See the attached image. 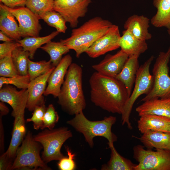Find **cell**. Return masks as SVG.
<instances>
[{
  "mask_svg": "<svg viewBox=\"0 0 170 170\" xmlns=\"http://www.w3.org/2000/svg\"><path fill=\"white\" fill-rule=\"evenodd\" d=\"M89 84L91 100L95 105L109 112L123 113L129 96L121 82L96 71L90 76Z\"/></svg>",
  "mask_w": 170,
  "mask_h": 170,
  "instance_id": "obj_1",
  "label": "cell"
},
{
  "mask_svg": "<svg viewBox=\"0 0 170 170\" xmlns=\"http://www.w3.org/2000/svg\"><path fill=\"white\" fill-rule=\"evenodd\" d=\"M82 76V67L76 63H72L57 97L58 103L62 109L71 115H75L86 108Z\"/></svg>",
  "mask_w": 170,
  "mask_h": 170,
  "instance_id": "obj_2",
  "label": "cell"
},
{
  "mask_svg": "<svg viewBox=\"0 0 170 170\" xmlns=\"http://www.w3.org/2000/svg\"><path fill=\"white\" fill-rule=\"evenodd\" d=\"M113 24L110 21L96 16L72 30L71 36L60 42L75 51L79 58L99 38L105 34Z\"/></svg>",
  "mask_w": 170,
  "mask_h": 170,
  "instance_id": "obj_3",
  "label": "cell"
},
{
  "mask_svg": "<svg viewBox=\"0 0 170 170\" xmlns=\"http://www.w3.org/2000/svg\"><path fill=\"white\" fill-rule=\"evenodd\" d=\"M116 117L113 116L105 117L103 120L92 121L88 119L83 111L75 114L72 119L67 121V124L76 131L82 134L89 146L94 145L93 139L97 136L103 137L108 141V144H113L117 137L111 131L112 126L116 122Z\"/></svg>",
  "mask_w": 170,
  "mask_h": 170,
  "instance_id": "obj_4",
  "label": "cell"
},
{
  "mask_svg": "<svg viewBox=\"0 0 170 170\" xmlns=\"http://www.w3.org/2000/svg\"><path fill=\"white\" fill-rule=\"evenodd\" d=\"M72 137L71 131L66 127L45 129L33 136L34 139L42 147L41 157L46 163L59 161L64 156L61 151V147L66 140Z\"/></svg>",
  "mask_w": 170,
  "mask_h": 170,
  "instance_id": "obj_5",
  "label": "cell"
},
{
  "mask_svg": "<svg viewBox=\"0 0 170 170\" xmlns=\"http://www.w3.org/2000/svg\"><path fill=\"white\" fill-rule=\"evenodd\" d=\"M42 148L41 144L34 139L32 133L29 131L17 150L11 170L26 168L51 170L40 156Z\"/></svg>",
  "mask_w": 170,
  "mask_h": 170,
  "instance_id": "obj_6",
  "label": "cell"
},
{
  "mask_svg": "<svg viewBox=\"0 0 170 170\" xmlns=\"http://www.w3.org/2000/svg\"><path fill=\"white\" fill-rule=\"evenodd\" d=\"M170 60V46L166 52H160L152 69V88L141 99V101L154 98L170 97V76L168 66Z\"/></svg>",
  "mask_w": 170,
  "mask_h": 170,
  "instance_id": "obj_7",
  "label": "cell"
},
{
  "mask_svg": "<svg viewBox=\"0 0 170 170\" xmlns=\"http://www.w3.org/2000/svg\"><path fill=\"white\" fill-rule=\"evenodd\" d=\"M151 56L139 67L137 72L133 90L125 106L122 115V125L126 124L129 129L132 127L129 117L133 105L137 99L143 94L147 95L151 91L153 84V78L150 74V68L154 59Z\"/></svg>",
  "mask_w": 170,
  "mask_h": 170,
  "instance_id": "obj_8",
  "label": "cell"
},
{
  "mask_svg": "<svg viewBox=\"0 0 170 170\" xmlns=\"http://www.w3.org/2000/svg\"><path fill=\"white\" fill-rule=\"evenodd\" d=\"M133 150V157L138 162L134 170H170V150H146L140 145Z\"/></svg>",
  "mask_w": 170,
  "mask_h": 170,
  "instance_id": "obj_9",
  "label": "cell"
},
{
  "mask_svg": "<svg viewBox=\"0 0 170 170\" xmlns=\"http://www.w3.org/2000/svg\"><path fill=\"white\" fill-rule=\"evenodd\" d=\"M53 9L60 13L72 28L76 27L79 18L88 12L92 0H54Z\"/></svg>",
  "mask_w": 170,
  "mask_h": 170,
  "instance_id": "obj_10",
  "label": "cell"
},
{
  "mask_svg": "<svg viewBox=\"0 0 170 170\" xmlns=\"http://www.w3.org/2000/svg\"><path fill=\"white\" fill-rule=\"evenodd\" d=\"M3 5L18 21L21 37L38 36L42 29L39 16L26 7L10 8L3 4Z\"/></svg>",
  "mask_w": 170,
  "mask_h": 170,
  "instance_id": "obj_11",
  "label": "cell"
},
{
  "mask_svg": "<svg viewBox=\"0 0 170 170\" xmlns=\"http://www.w3.org/2000/svg\"><path fill=\"white\" fill-rule=\"evenodd\" d=\"M121 36L118 26L113 25L107 32L98 39L86 51L90 57L96 58L120 47Z\"/></svg>",
  "mask_w": 170,
  "mask_h": 170,
  "instance_id": "obj_12",
  "label": "cell"
},
{
  "mask_svg": "<svg viewBox=\"0 0 170 170\" xmlns=\"http://www.w3.org/2000/svg\"><path fill=\"white\" fill-rule=\"evenodd\" d=\"M28 98L27 89L18 91L11 86L5 85L0 89V100L12 108L11 115L14 117L25 114Z\"/></svg>",
  "mask_w": 170,
  "mask_h": 170,
  "instance_id": "obj_13",
  "label": "cell"
},
{
  "mask_svg": "<svg viewBox=\"0 0 170 170\" xmlns=\"http://www.w3.org/2000/svg\"><path fill=\"white\" fill-rule=\"evenodd\" d=\"M129 56L121 49L115 54H107L99 63L92 65L96 72L115 77L122 69Z\"/></svg>",
  "mask_w": 170,
  "mask_h": 170,
  "instance_id": "obj_14",
  "label": "cell"
},
{
  "mask_svg": "<svg viewBox=\"0 0 170 170\" xmlns=\"http://www.w3.org/2000/svg\"><path fill=\"white\" fill-rule=\"evenodd\" d=\"M72 62V58L70 54L62 58L49 77L44 95L46 96L51 94L54 98L58 97L64 82L65 76Z\"/></svg>",
  "mask_w": 170,
  "mask_h": 170,
  "instance_id": "obj_15",
  "label": "cell"
},
{
  "mask_svg": "<svg viewBox=\"0 0 170 170\" xmlns=\"http://www.w3.org/2000/svg\"><path fill=\"white\" fill-rule=\"evenodd\" d=\"M55 67H52L44 74L30 81L27 88L28 98L26 106L29 111H33L37 105L44 100L42 95L46 88L49 77Z\"/></svg>",
  "mask_w": 170,
  "mask_h": 170,
  "instance_id": "obj_16",
  "label": "cell"
},
{
  "mask_svg": "<svg viewBox=\"0 0 170 170\" xmlns=\"http://www.w3.org/2000/svg\"><path fill=\"white\" fill-rule=\"evenodd\" d=\"M135 110L139 116L151 114L170 119V97L154 98L144 101Z\"/></svg>",
  "mask_w": 170,
  "mask_h": 170,
  "instance_id": "obj_17",
  "label": "cell"
},
{
  "mask_svg": "<svg viewBox=\"0 0 170 170\" xmlns=\"http://www.w3.org/2000/svg\"><path fill=\"white\" fill-rule=\"evenodd\" d=\"M140 116L137 121V127L142 134L149 130L170 133V119L151 114Z\"/></svg>",
  "mask_w": 170,
  "mask_h": 170,
  "instance_id": "obj_18",
  "label": "cell"
},
{
  "mask_svg": "<svg viewBox=\"0 0 170 170\" xmlns=\"http://www.w3.org/2000/svg\"><path fill=\"white\" fill-rule=\"evenodd\" d=\"M150 19L143 15H133L125 22L124 27L138 39L146 41L152 37L148 28Z\"/></svg>",
  "mask_w": 170,
  "mask_h": 170,
  "instance_id": "obj_19",
  "label": "cell"
},
{
  "mask_svg": "<svg viewBox=\"0 0 170 170\" xmlns=\"http://www.w3.org/2000/svg\"><path fill=\"white\" fill-rule=\"evenodd\" d=\"M14 118L10 142L7 150L5 152L8 156L14 161L26 132L24 114L20 115Z\"/></svg>",
  "mask_w": 170,
  "mask_h": 170,
  "instance_id": "obj_20",
  "label": "cell"
},
{
  "mask_svg": "<svg viewBox=\"0 0 170 170\" xmlns=\"http://www.w3.org/2000/svg\"><path fill=\"white\" fill-rule=\"evenodd\" d=\"M121 50L129 57L137 55L144 53L148 48L146 41L139 39L129 31L125 30L119 41Z\"/></svg>",
  "mask_w": 170,
  "mask_h": 170,
  "instance_id": "obj_21",
  "label": "cell"
},
{
  "mask_svg": "<svg viewBox=\"0 0 170 170\" xmlns=\"http://www.w3.org/2000/svg\"><path fill=\"white\" fill-rule=\"evenodd\" d=\"M139 57L137 55L129 57L121 72L115 77L124 85L129 97L139 67Z\"/></svg>",
  "mask_w": 170,
  "mask_h": 170,
  "instance_id": "obj_22",
  "label": "cell"
},
{
  "mask_svg": "<svg viewBox=\"0 0 170 170\" xmlns=\"http://www.w3.org/2000/svg\"><path fill=\"white\" fill-rule=\"evenodd\" d=\"M137 138L147 148L170 150V133L149 130Z\"/></svg>",
  "mask_w": 170,
  "mask_h": 170,
  "instance_id": "obj_23",
  "label": "cell"
},
{
  "mask_svg": "<svg viewBox=\"0 0 170 170\" xmlns=\"http://www.w3.org/2000/svg\"><path fill=\"white\" fill-rule=\"evenodd\" d=\"M14 16L0 4V30L8 36L16 41L21 37L19 25Z\"/></svg>",
  "mask_w": 170,
  "mask_h": 170,
  "instance_id": "obj_24",
  "label": "cell"
},
{
  "mask_svg": "<svg viewBox=\"0 0 170 170\" xmlns=\"http://www.w3.org/2000/svg\"><path fill=\"white\" fill-rule=\"evenodd\" d=\"M153 5L157 11L151 19L155 27L170 28V0H153Z\"/></svg>",
  "mask_w": 170,
  "mask_h": 170,
  "instance_id": "obj_25",
  "label": "cell"
},
{
  "mask_svg": "<svg viewBox=\"0 0 170 170\" xmlns=\"http://www.w3.org/2000/svg\"><path fill=\"white\" fill-rule=\"evenodd\" d=\"M56 31L44 37H24L16 41L19 42L23 50L28 51L29 54V58L32 59L37 50L40 48L42 45L51 41L59 34Z\"/></svg>",
  "mask_w": 170,
  "mask_h": 170,
  "instance_id": "obj_26",
  "label": "cell"
},
{
  "mask_svg": "<svg viewBox=\"0 0 170 170\" xmlns=\"http://www.w3.org/2000/svg\"><path fill=\"white\" fill-rule=\"evenodd\" d=\"M108 145L111 150L110 158L107 164L102 165L101 170H134L136 164L122 156L116 150L114 144Z\"/></svg>",
  "mask_w": 170,
  "mask_h": 170,
  "instance_id": "obj_27",
  "label": "cell"
},
{
  "mask_svg": "<svg viewBox=\"0 0 170 170\" xmlns=\"http://www.w3.org/2000/svg\"><path fill=\"white\" fill-rule=\"evenodd\" d=\"M40 48L49 55L53 66L56 67L61 60L62 55L69 52L70 49L60 41L49 42Z\"/></svg>",
  "mask_w": 170,
  "mask_h": 170,
  "instance_id": "obj_28",
  "label": "cell"
},
{
  "mask_svg": "<svg viewBox=\"0 0 170 170\" xmlns=\"http://www.w3.org/2000/svg\"><path fill=\"white\" fill-rule=\"evenodd\" d=\"M11 57L18 74L21 75L28 74L29 52L24 51L21 46H19L13 50Z\"/></svg>",
  "mask_w": 170,
  "mask_h": 170,
  "instance_id": "obj_29",
  "label": "cell"
},
{
  "mask_svg": "<svg viewBox=\"0 0 170 170\" xmlns=\"http://www.w3.org/2000/svg\"><path fill=\"white\" fill-rule=\"evenodd\" d=\"M48 26L55 28L59 33H65L67 29L66 21L59 13L52 10L40 17Z\"/></svg>",
  "mask_w": 170,
  "mask_h": 170,
  "instance_id": "obj_30",
  "label": "cell"
},
{
  "mask_svg": "<svg viewBox=\"0 0 170 170\" xmlns=\"http://www.w3.org/2000/svg\"><path fill=\"white\" fill-rule=\"evenodd\" d=\"M54 0H26L25 6L40 18L46 12L54 10Z\"/></svg>",
  "mask_w": 170,
  "mask_h": 170,
  "instance_id": "obj_31",
  "label": "cell"
},
{
  "mask_svg": "<svg viewBox=\"0 0 170 170\" xmlns=\"http://www.w3.org/2000/svg\"><path fill=\"white\" fill-rule=\"evenodd\" d=\"M50 60L47 61L42 60L39 62L28 60V73L30 81L42 75L48 71L52 67Z\"/></svg>",
  "mask_w": 170,
  "mask_h": 170,
  "instance_id": "obj_32",
  "label": "cell"
},
{
  "mask_svg": "<svg viewBox=\"0 0 170 170\" xmlns=\"http://www.w3.org/2000/svg\"><path fill=\"white\" fill-rule=\"evenodd\" d=\"M30 81L28 74L26 75H18L10 77H0V89L3 85L8 84L14 85L20 89H27Z\"/></svg>",
  "mask_w": 170,
  "mask_h": 170,
  "instance_id": "obj_33",
  "label": "cell"
},
{
  "mask_svg": "<svg viewBox=\"0 0 170 170\" xmlns=\"http://www.w3.org/2000/svg\"><path fill=\"white\" fill-rule=\"evenodd\" d=\"M46 109L45 100H44L35 107L31 117L27 119L26 122H32L33 128L36 130L41 129L43 125V117Z\"/></svg>",
  "mask_w": 170,
  "mask_h": 170,
  "instance_id": "obj_34",
  "label": "cell"
},
{
  "mask_svg": "<svg viewBox=\"0 0 170 170\" xmlns=\"http://www.w3.org/2000/svg\"><path fill=\"white\" fill-rule=\"evenodd\" d=\"M18 75L19 74L13 63L11 56L0 59L1 77H10Z\"/></svg>",
  "mask_w": 170,
  "mask_h": 170,
  "instance_id": "obj_35",
  "label": "cell"
},
{
  "mask_svg": "<svg viewBox=\"0 0 170 170\" xmlns=\"http://www.w3.org/2000/svg\"><path fill=\"white\" fill-rule=\"evenodd\" d=\"M59 116L52 104L49 105L47 108L43 119V125L41 129L46 128L49 129L54 128L58 122Z\"/></svg>",
  "mask_w": 170,
  "mask_h": 170,
  "instance_id": "obj_36",
  "label": "cell"
},
{
  "mask_svg": "<svg viewBox=\"0 0 170 170\" xmlns=\"http://www.w3.org/2000/svg\"><path fill=\"white\" fill-rule=\"evenodd\" d=\"M67 156H64L59 160L57 163L59 169L60 170H74L76 167L74 161L75 154L73 153L68 146L65 147Z\"/></svg>",
  "mask_w": 170,
  "mask_h": 170,
  "instance_id": "obj_37",
  "label": "cell"
},
{
  "mask_svg": "<svg viewBox=\"0 0 170 170\" xmlns=\"http://www.w3.org/2000/svg\"><path fill=\"white\" fill-rule=\"evenodd\" d=\"M21 46L20 44L15 42H4L0 44V59L12 56L13 50L16 48Z\"/></svg>",
  "mask_w": 170,
  "mask_h": 170,
  "instance_id": "obj_38",
  "label": "cell"
},
{
  "mask_svg": "<svg viewBox=\"0 0 170 170\" xmlns=\"http://www.w3.org/2000/svg\"><path fill=\"white\" fill-rule=\"evenodd\" d=\"M14 161L4 152L0 156V170H11Z\"/></svg>",
  "mask_w": 170,
  "mask_h": 170,
  "instance_id": "obj_39",
  "label": "cell"
},
{
  "mask_svg": "<svg viewBox=\"0 0 170 170\" xmlns=\"http://www.w3.org/2000/svg\"><path fill=\"white\" fill-rule=\"evenodd\" d=\"M0 3L10 8L25 7L26 0H0Z\"/></svg>",
  "mask_w": 170,
  "mask_h": 170,
  "instance_id": "obj_40",
  "label": "cell"
},
{
  "mask_svg": "<svg viewBox=\"0 0 170 170\" xmlns=\"http://www.w3.org/2000/svg\"><path fill=\"white\" fill-rule=\"evenodd\" d=\"M2 117L0 116V152L1 155L4 152V130L2 122Z\"/></svg>",
  "mask_w": 170,
  "mask_h": 170,
  "instance_id": "obj_41",
  "label": "cell"
},
{
  "mask_svg": "<svg viewBox=\"0 0 170 170\" xmlns=\"http://www.w3.org/2000/svg\"><path fill=\"white\" fill-rule=\"evenodd\" d=\"M9 112V109L6 106L4 102L1 101L0 102V116L7 115Z\"/></svg>",
  "mask_w": 170,
  "mask_h": 170,
  "instance_id": "obj_42",
  "label": "cell"
},
{
  "mask_svg": "<svg viewBox=\"0 0 170 170\" xmlns=\"http://www.w3.org/2000/svg\"><path fill=\"white\" fill-rule=\"evenodd\" d=\"M0 40L4 42H10L14 41L1 31H0Z\"/></svg>",
  "mask_w": 170,
  "mask_h": 170,
  "instance_id": "obj_43",
  "label": "cell"
},
{
  "mask_svg": "<svg viewBox=\"0 0 170 170\" xmlns=\"http://www.w3.org/2000/svg\"><path fill=\"white\" fill-rule=\"evenodd\" d=\"M167 32L170 38V28L167 29Z\"/></svg>",
  "mask_w": 170,
  "mask_h": 170,
  "instance_id": "obj_44",
  "label": "cell"
}]
</instances>
